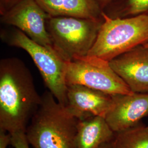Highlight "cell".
Listing matches in <instances>:
<instances>
[{"label": "cell", "mask_w": 148, "mask_h": 148, "mask_svg": "<svg viewBox=\"0 0 148 148\" xmlns=\"http://www.w3.org/2000/svg\"><path fill=\"white\" fill-rule=\"evenodd\" d=\"M1 37L9 46L23 49L29 54L48 90L59 104L65 106L67 102L65 79L67 62L54 48L34 42L16 27L1 32Z\"/></svg>", "instance_id": "cell-4"}, {"label": "cell", "mask_w": 148, "mask_h": 148, "mask_svg": "<svg viewBox=\"0 0 148 148\" xmlns=\"http://www.w3.org/2000/svg\"><path fill=\"white\" fill-rule=\"evenodd\" d=\"M48 16L35 0H20L1 16V21L20 30L38 44L54 48L46 29Z\"/></svg>", "instance_id": "cell-7"}, {"label": "cell", "mask_w": 148, "mask_h": 148, "mask_svg": "<svg viewBox=\"0 0 148 148\" xmlns=\"http://www.w3.org/2000/svg\"><path fill=\"white\" fill-rule=\"evenodd\" d=\"M103 12L112 19L148 15V0H111Z\"/></svg>", "instance_id": "cell-13"}, {"label": "cell", "mask_w": 148, "mask_h": 148, "mask_svg": "<svg viewBox=\"0 0 148 148\" xmlns=\"http://www.w3.org/2000/svg\"><path fill=\"white\" fill-rule=\"evenodd\" d=\"M11 135L10 133L0 130V148H7L11 144Z\"/></svg>", "instance_id": "cell-17"}, {"label": "cell", "mask_w": 148, "mask_h": 148, "mask_svg": "<svg viewBox=\"0 0 148 148\" xmlns=\"http://www.w3.org/2000/svg\"><path fill=\"white\" fill-rule=\"evenodd\" d=\"M101 148H115L114 144H113V140L110 142H109V143L104 144Z\"/></svg>", "instance_id": "cell-19"}, {"label": "cell", "mask_w": 148, "mask_h": 148, "mask_svg": "<svg viewBox=\"0 0 148 148\" xmlns=\"http://www.w3.org/2000/svg\"><path fill=\"white\" fill-rule=\"evenodd\" d=\"M11 145L13 148H30L26 132H16L11 133Z\"/></svg>", "instance_id": "cell-15"}, {"label": "cell", "mask_w": 148, "mask_h": 148, "mask_svg": "<svg viewBox=\"0 0 148 148\" xmlns=\"http://www.w3.org/2000/svg\"><path fill=\"white\" fill-rule=\"evenodd\" d=\"M145 45V46H147V47H148V42L147 43H146L145 45Z\"/></svg>", "instance_id": "cell-20"}, {"label": "cell", "mask_w": 148, "mask_h": 148, "mask_svg": "<svg viewBox=\"0 0 148 148\" xmlns=\"http://www.w3.org/2000/svg\"><path fill=\"white\" fill-rule=\"evenodd\" d=\"M133 93L148 94V47L138 46L109 62Z\"/></svg>", "instance_id": "cell-9"}, {"label": "cell", "mask_w": 148, "mask_h": 148, "mask_svg": "<svg viewBox=\"0 0 148 148\" xmlns=\"http://www.w3.org/2000/svg\"><path fill=\"white\" fill-rule=\"evenodd\" d=\"M115 148H148V126L139 124L120 132L115 133Z\"/></svg>", "instance_id": "cell-14"}, {"label": "cell", "mask_w": 148, "mask_h": 148, "mask_svg": "<svg viewBox=\"0 0 148 148\" xmlns=\"http://www.w3.org/2000/svg\"><path fill=\"white\" fill-rule=\"evenodd\" d=\"M51 16L103 19V12L95 0H35Z\"/></svg>", "instance_id": "cell-11"}, {"label": "cell", "mask_w": 148, "mask_h": 148, "mask_svg": "<svg viewBox=\"0 0 148 148\" xmlns=\"http://www.w3.org/2000/svg\"><path fill=\"white\" fill-rule=\"evenodd\" d=\"M104 19L48 16L46 29L54 49L66 62L88 55Z\"/></svg>", "instance_id": "cell-5"}, {"label": "cell", "mask_w": 148, "mask_h": 148, "mask_svg": "<svg viewBox=\"0 0 148 148\" xmlns=\"http://www.w3.org/2000/svg\"><path fill=\"white\" fill-rule=\"evenodd\" d=\"M65 79L67 85H83L110 95L133 93L109 61L95 56L76 57L67 62Z\"/></svg>", "instance_id": "cell-6"}, {"label": "cell", "mask_w": 148, "mask_h": 148, "mask_svg": "<svg viewBox=\"0 0 148 148\" xmlns=\"http://www.w3.org/2000/svg\"><path fill=\"white\" fill-rule=\"evenodd\" d=\"M79 120L45 91L26 130L33 148H76Z\"/></svg>", "instance_id": "cell-2"}, {"label": "cell", "mask_w": 148, "mask_h": 148, "mask_svg": "<svg viewBox=\"0 0 148 148\" xmlns=\"http://www.w3.org/2000/svg\"><path fill=\"white\" fill-rule=\"evenodd\" d=\"M115 134L103 117L93 116L79 120L76 148H101L112 141Z\"/></svg>", "instance_id": "cell-12"}, {"label": "cell", "mask_w": 148, "mask_h": 148, "mask_svg": "<svg viewBox=\"0 0 148 148\" xmlns=\"http://www.w3.org/2000/svg\"><path fill=\"white\" fill-rule=\"evenodd\" d=\"M20 0H0V14L1 16L10 10Z\"/></svg>", "instance_id": "cell-16"}, {"label": "cell", "mask_w": 148, "mask_h": 148, "mask_svg": "<svg viewBox=\"0 0 148 148\" xmlns=\"http://www.w3.org/2000/svg\"><path fill=\"white\" fill-rule=\"evenodd\" d=\"M67 102L69 112L82 120L93 116L105 118L113 102L112 95L83 85H67Z\"/></svg>", "instance_id": "cell-10"}, {"label": "cell", "mask_w": 148, "mask_h": 148, "mask_svg": "<svg viewBox=\"0 0 148 148\" xmlns=\"http://www.w3.org/2000/svg\"><path fill=\"white\" fill-rule=\"evenodd\" d=\"M113 102L105 119L114 132L136 126L148 115V94L112 95Z\"/></svg>", "instance_id": "cell-8"}, {"label": "cell", "mask_w": 148, "mask_h": 148, "mask_svg": "<svg viewBox=\"0 0 148 148\" xmlns=\"http://www.w3.org/2000/svg\"><path fill=\"white\" fill-rule=\"evenodd\" d=\"M41 101L32 74L16 58L0 61V130L26 132Z\"/></svg>", "instance_id": "cell-1"}, {"label": "cell", "mask_w": 148, "mask_h": 148, "mask_svg": "<svg viewBox=\"0 0 148 148\" xmlns=\"http://www.w3.org/2000/svg\"><path fill=\"white\" fill-rule=\"evenodd\" d=\"M104 21L88 55L110 62L148 42V15L112 19L103 13Z\"/></svg>", "instance_id": "cell-3"}, {"label": "cell", "mask_w": 148, "mask_h": 148, "mask_svg": "<svg viewBox=\"0 0 148 148\" xmlns=\"http://www.w3.org/2000/svg\"><path fill=\"white\" fill-rule=\"evenodd\" d=\"M97 3L99 5L102 11L106 7V6L108 5L111 0H95Z\"/></svg>", "instance_id": "cell-18"}]
</instances>
